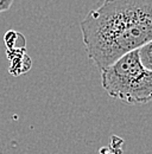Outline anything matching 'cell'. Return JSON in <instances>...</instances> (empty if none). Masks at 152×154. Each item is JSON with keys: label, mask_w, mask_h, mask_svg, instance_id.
<instances>
[{"label": "cell", "mask_w": 152, "mask_h": 154, "mask_svg": "<svg viewBox=\"0 0 152 154\" xmlns=\"http://www.w3.org/2000/svg\"><path fill=\"white\" fill-rule=\"evenodd\" d=\"M89 59L102 71L152 40V0H108L80 23Z\"/></svg>", "instance_id": "cell-1"}, {"label": "cell", "mask_w": 152, "mask_h": 154, "mask_svg": "<svg viewBox=\"0 0 152 154\" xmlns=\"http://www.w3.org/2000/svg\"><path fill=\"white\" fill-rule=\"evenodd\" d=\"M102 88L113 98L141 106L152 101V72L146 70L132 51L101 71Z\"/></svg>", "instance_id": "cell-2"}, {"label": "cell", "mask_w": 152, "mask_h": 154, "mask_svg": "<svg viewBox=\"0 0 152 154\" xmlns=\"http://www.w3.org/2000/svg\"><path fill=\"white\" fill-rule=\"evenodd\" d=\"M138 57L141 63V65L152 72V40L139 48L138 50Z\"/></svg>", "instance_id": "cell-3"}, {"label": "cell", "mask_w": 152, "mask_h": 154, "mask_svg": "<svg viewBox=\"0 0 152 154\" xmlns=\"http://www.w3.org/2000/svg\"><path fill=\"white\" fill-rule=\"evenodd\" d=\"M13 5L12 0H0V12H5L10 10V7Z\"/></svg>", "instance_id": "cell-4"}]
</instances>
